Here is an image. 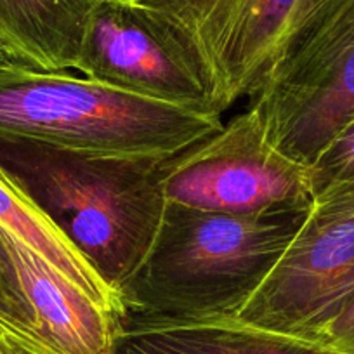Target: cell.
Here are the masks:
<instances>
[{
  "instance_id": "6da1fadb",
  "label": "cell",
  "mask_w": 354,
  "mask_h": 354,
  "mask_svg": "<svg viewBox=\"0 0 354 354\" xmlns=\"http://www.w3.org/2000/svg\"><path fill=\"white\" fill-rule=\"evenodd\" d=\"M167 160L0 138V167L118 295L158 231Z\"/></svg>"
},
{
  "instance_id": "7a4b0ae2",
  "label": "cell",
  "mask_w": 354,
  "mask_h": 354,
  "mask_svg": "<svg viewBox=\"0 0 354 354\" xmlns=\"http://www.w3.org/2000/svg\"><path fill=\"white\" fill-rule=\"evenodd\" d=\"M309 209L234 216L167 202L151 247L120 288L125 315L236 316L271 273Z\"/></svg>"
},
{
  "instance_id": "3957f363",
  "label": "cell",
  "mask_w": 354,
  "mask_h": 354,
  "mask_svg": "<svg viewBox=\"0 0 354 354\" xmlns=\"http://www.w3.org/2000/svg\"><path fill=\"white\" fill-rule=\"evenodd\" d=\"M224 125L70 71L0 66V138L73 151L172 158Z\"/></svg>"
},
{
  "instance_id": "277c9868",
  "label": "cell",
  "mask_w": 354,
  "mask_h": 354,
  "mask_svg": "<svg viewBox=\"0 0 354 354\" xmlns=\"http://www.w3.org/2000/svg\"><path fill=\"white\" fill-rule=\"evenodd\" d=\"M248 106L280 151L315 162L354 117V0H309Z\"/></svg>"
},
{
  "instance_id": "5b68a950",
  "label": "cell",
  "mask_w": 354,
  "mask_h": 354,
  "mask_svg": "<svg viewBox=\"0 0 354 354\" xmlns=\"http://www.w3.org/2000/svg\"><path fill=\"white\" fill-rule=\"evenodd\" d=\"M162 189L165 202L234 216L313 205L309 167L271 142L252 106L167 160Z\"/></svg>"
},
{
  "instance_id": "8992f818",
  "label": "cell",
  "mask_w": 354,
  "mask_h": 354,
  "mask_svg": "<svg viewBox=\"0 0 354 354\" xmlns=\"http://www.w3.org/2000/svg\"><path fill=\"white\" fill-rule=\"evenodd\" d=\"M73 71L148 100L223 117L195 47L141 0H103L94 9Z\"/></svg>"
},
{
  "instance_id": "52a82bcc",
  "label": "cell",
  "mask_w": 354,
  "mask_h": 354,
  "mask_svg": "<svg viewBox=\"0 0 354 354\" xmlns=\"http://www.w3.org/2000/svg\"><path fill=\"white\" fill-rule=\"evenodd\" d=\"M354 299V189L315 200L261 287L234 318L319 339Z\"/></svg>"
},
{
  "instance_id": "ba28073f",
  "label": "cell",
  "mask_w": 354,
  "mask_h": 354,
  "mask_svg": "<svg viewBox=\"0 0 354 354\" xmlns=\"http://www.w3.org/2000/svg\"><path fill=\"white\" fill-rule=\"evenodd\" d=\"M198 53L221 113L250 100L297 28L309 0H141Z\"/></svg>"
},
{
  "instance_id": "9c48e42d",
  "label": "cell",
  "mask_w": 354,
  "mask_h": 354,
  "mask_svg": "<svg viewBox=\"0 0 354 354\" xmlns=\"http://www.w3.org/2000/svg\"><path fill=\"white\" fill-rule=\"evenodd\" d=\"M37 330L53 354H110L124 316L78 290L32 247L0 227Z\"/></svg>"
},
{
  "instance_id": "30bf717a",
  "label": "cell",
  "mask_w": 354,
  "mask_h": 354,
  "mask_svg": "<svg viewBox=\"0 0 354 354\" xmlns=\"http://www.w3.org/2000/svg\"><path fill=\"white\" fill-rule=\"evenodd\" d=\"M110 354H342L325 342L241 319L124 315Z\"/></svg>"
},
{
  "instance_id": "8fae6325",
  "label": "cell",
  "mask_w": 354,
  "mask_h": 354,
  "mask_svg": "<svg viewBox=\"0 0 354 354\" xmlns=\"http://www.w3.org/2000/svg\"><path fill=\"white\" fill-rule=\"evenodd\" d=\"M103 0H0V42L23 66L75 70L85 28Z\"/></svg>"
},
{
  "instance_id": "7c38bea8",
  "label": "cell",
  "mask_w": 354,
  "mask_h": 354,
  "mask_svg": "<svg viewBox=\"0 0 354 354\" xmlns=\"http://www.w3.org/2000/svg\"><path fill=\"white\" fill-rule=\"evenodd\" d=\"M0 227L15 234L106 311L124 316L120 295L0 167Z\"/></svg>"
},
{
  "instance_id": "4fadbf2b",
  "label": "cell",
  "mask_w": 354,
  "mask_h": 354,
  "mask_svg": "<svg viewBox=\"0 0 354 354\" xmlns=\"http://www.w3.org/2000/svg\"><path fill=\"white\" fill-rule=\"evenodd\" d=\"M313 202L354 189V117L309 165Z\"/></svg>"
},
{
  "instance_id": "5bb4252c",
  "label": "cell",
  "mask_w": 354,
  "mask_h": 354,
  "mask_svg": "<svg viewBox=\"0 0 354 354\" xmlns=\"http://www.w3.org/2000/svg\"><path fill=\"white\" fill-rule=\"evenodd\" d=\"M0 311L4 313V315L11 316V318L18 319L19 323H23L26 328L32 330V332L44 342L39 330H37L33 311L32 308H30V302L28 299H26L25 292H23L21 285H19L15 264H12L11 255H9L8 248H6L2 236H0ZM47 349H49V347H47ZM50 353H53V351H50Z\"/></svg>"
},
{
  "instance_id": "9a60e30c",
  "label": "cell",
  "mask_w": 354,
  "mask_h": 354,
  "mask_svg": "<svg viewBox=\"0 0 354 354\" xmlns=\"http://www.w3.org/2000/svg\"><path fill=\"white\" fill-rule=\"evenodd\" d=\"M0 354H53L23 323L0 311Z\"/></svg>"
},
{
  "instance_id": "2e32d148",
  "label": "cell",
  "mask_w": 354,
  "mask_h": 354,
  "mask_svg": "<svg viewBox=\"0 0 354 354\" xmlns=\"http://www.w3.org/2000/svg\"><path fill=\"white\" fill-rule=\"evenodd\" d=\"M318 340L342 354H354V299L323 330Z\"/></svg>"
},
{
  "instance_id": "e0dca14e",
  "label": "cell",
  "mask_w": 354,
  "mask_h": 354,
  "mask_svg": "<svg viewBox=\"0 0 354 354\" xmlns=\"http://www.w3.org/2000/svg\"><path fill=\"white\" fill-rule=\"evenodd\" d=\"M8 64H18V63H16L15 57L9 54V50L2 46V42H0V66H8Z\"/></svg>"
}]
</instances>
